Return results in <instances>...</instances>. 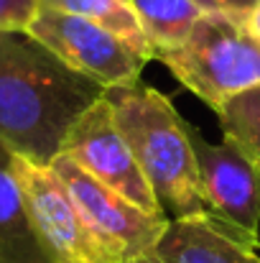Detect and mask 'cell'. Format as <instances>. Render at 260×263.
I'll return each mask as SVG.
<instances>
[{
    "label": "cell",
    "instance_id": "obj_4",
    "mask_svg": "<svg viewBox=\"0 0 260 263\" xmlns=\"http://www.w3.org/2000/svg\"><path fill=\"white\" fill-rule=\"evenodd\" d=\"M49 166L67 186L85 228L102 248L107 261L128 263L153 251L169 225L166 215H151L141 210L120 192L87 174L67 154H59Z\"/></svg>",
    "mask_w": 260,
    "mask_h": 263
},
{
    "label": "cell",
    "instance_id": "obj_18",
    "mask_svg": "<svg viewBox=\"0 0 260 263\" xmlns=\"http://www.w3.org/2000/svg\"><path fill=\"white\" fill-rule=\"evenodd\" d=\"M128 263H158L151 253H146V256H141V258H133V261H128Z\"/></svg>",
    "mask_w": 260,
    "mask_h": 263
},
{
    "label": "cell",
    "instance_id": "obj_3",
    "mask_svg": "<svg viewBox=\"0 0 260 263\" xmlns=\"http://www.w3.org/2000/svg\"><path fill=\"white\" fill-rule=\"evenodd\" d=\"M156 59L214 112L260 87V46L243 21L225 10H207L181 46Z\"/></svg>",
    "mask_w": 260,
    "mask_h": 263
},
{
    "label": "cell",
    "instance_id": "obj_11",
    "mask_svg": "<svg viewBox=\"0 0 260 263\" xmlns=\"http://www.w3.org/2000/svg\"><path fill=\"white\" fill-rule=\"evenodd\" d=\"M130 5L153 49V59L161 51L181 46L194 23L207 13L194 0H130Z\"/></svg>",
    "mask_w": 260,
    "mask_h": 263
},
{
    "label": "cell",
    "instance_id": "obj_12",
    "mask_svg": "<svg viewBox=\"0 0 260 263\" xmlns=\"http://www.w3.org/2000/svg\"><path fill=\"white\" fill-rule=\"evenodd\" d=\"M41 5L92 21V23L102 26L105 31H110L112 36H117L123 44H128L143 59H148V62L153 59V49H151L148 39L143 36V28L135 18L130 0H41Z\"/></svg>",
    "mask_w": 260,
    "mask_h": 263
},
{
    "label": "cell",
    "instance_id": "obj_6",
    "mask_svg": "<svg viewBox=\"0 0 260 263\" xmlns=\"http://www.w3.org/2000/svg\"><path fill=\"white\" fill-rule=\"evenodd\" d=\"M62 154H67L87 174L107 184L110 189L120 192L125 199L138 204L141 210H146L151 215H166L161 210L153 189L148 186L125 136L120 133L112 107L105 97L97 100L72 125V130L67 133V138L62 143Z\"/></svg>",
    "mask_w": 260,
    "mask_h": 263
},
{
    "label": "cell",
    "instance_id": "obj_2",
    "mask_svg": "<svg viewBox=\"0 0 260 263\" xmlns=\"http://www.w3.org/2000/svg\"><path fill=\"white\" fill-rule=\"evenodd\" d=\"M105 100L169 220L204 212L189 123L171 100L143 82L105 89Z\"/></svg>",
    "mask_w": 260,
    "mask_h": 263
},
{
    "label": "cell",
    "instance_id": "obj_17",
    "mask_svg": "<svg viewBox=\"0 0 260 263\" xmlns=\"http://www.w3.org/2000/svg\"><path fill=\"white\" fill-rule=\"evenodd\" d=\"M196 5H202L204 10H219V5H217V0H194Z\"/></svg>",
    "mask_w": 260,
    "mask_h": 263
},
{
    "label": "cell",
    "instance_id": "obj_7",
    "mask_svg": "<svg viewBox=\"0 0 260 263\" xmlns=\"http://www.w3.org/2000/svg\"><path fill=\"white\" fill-rule=\"evenodd\" d=\"M15 179L23 192L33 230L56 263H110L85 228L67 186L46 164L13 159Z\"/></svg>",
    "mask_w": 260,
    "mask_h": 263
},
{
    "label": "cell",
    "instance_id": "obj_14",
    "mask_svg": "<svg viewBox=\"0 0 260 263\" xmlns=\"http://www.w3.org/2000/svg\"><path fill=\"white\" fill-rule=\"evenodd\" d=\"M41 10V0H0V33H26Z\"/></svg>",
    "mask_w": 260,
    "mask_h": 263
},
{
    "label": "cell",
    "instance_id": "obj_15",
    "mask_svg": "<svg viewBox=\"0 0 260 263\" xmlns=\"http://www.w3.org/2000/svg\"><path fill=\"white\" fill-rule=\"evenodd\" d=\"M258 3L260 0H217L219 10H225V13H230V15H237V18L248 15Z\"/></svg>",
    "mask_w": 260,
    "mask_h": 263
},
{
    "label": "cell",
    "instance_id": "obj_10",
    "mask_svg": "<svg viewBox=\"0 0 260 263\" xmlns=\"http://www.w3.org/2000/svg\"><path fill=\"white\" fill-rule=\"evenodd\" d=\"M13 159L0 143V263H56L31 225Z\"/></svg>",
    "mask_w": 260,
    "mask_h": 263
},
{
    "label": "cell",
    "instance_id": "obj_13",
    "mask_svg": "<svg viewBox=\"0 0 260 263\" xmlns=\"http://www.w3.org/2000/svg\"><path fill=\"white\" fill-rule=\"evenodd\" d=\"M217 115L222 125V138L237 143L260 169V87L235 97Z\"/></svg>",
    "mask_w": 260,
    "mask_h": 263
},
{
    "label": "cell",
    "instance_id": "obj_16",
    "mask_svg": "<svg viewBox=\"0 0 260 263\" xmlns=\"http://www.w3.org/2000/svg\"><path fill=\"white\" fill-rule=\"evenodd\" d=\"M240 21H243V26L248 28V33L255 39V44L260 46V3L248 13V15H243Z\"/></svg>",
    "mask_w": 260,
    "mask_h": 263
},
{
    "label": "cell",
    "instance_id": "obj_1",
    "mask_svg": "<svg viewBox=\"0 0 260 263\" xmlns=\"http://www.w3.org/2000/svg\"><path fill=\"white\" fill-rule=\"evenodd\" d=\"M102 97V85L28 33H0V143L15 156L49 166L72 125Z\"/></svg>",
    "mask_w": 260,
    "mask_h": 263
},
{
    "label": "cell",
    "instance_id": "obj_8",
    "mask_svg": "<svg viewBox=\"0 0 260 263\" xmlns=\"http://www.w3.org/2000/svg\"><path fill=\"white\" fill-rule=\"evenodd\" d=\"M189 136L207 210L260 243V169L230 138L209 143L191 125Z\"/></svg>",
    "mask_w": 260,
    "mask_h": 263
},
{
    "label": "cell",
    "instance_id": "obj_5",
    "mask_svg": "<svg viewBox=\"0 0 260 263\" xmlns=\"http://www.w3.org/2000/svg\"><path fill=\"white\" fill-rule=\"evenodd\" d=\"M26 33L59 57L67 67L105 89L141 82V74L148 64V59L135 54L102 26L46 5H41Z\"/></svg>",
    "mask_w": 260,
    "mask_h": 263
},
{
    "label": "cell",
    "instance_id": "obj_9",
    "mask_svg": "<svg viewBox=\"0 0 260 263\" xmlns=\"http://www.w3.org/2000/svg\"><path fill=\"white\" fill-rule=\"evenodd\" d=\"M260 243L209 210L171 217L151 256L158 263H260Z\"/></svg>",
    "mask_w": 260,
    "mask_h": 263
}]
</instances>
